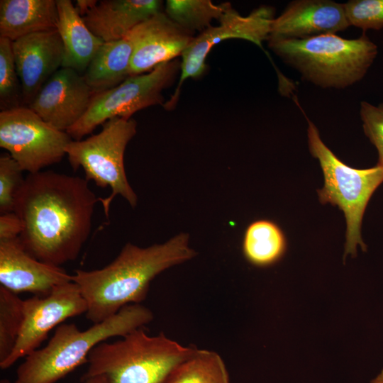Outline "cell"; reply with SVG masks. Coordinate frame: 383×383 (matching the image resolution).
Returning <instances> with one entry per match:
<instances>
[{
    "mask_svg": "<svg viewBox=\"0 0 383 383\" xmlns=\"http://www.w3.org/2000/svg\"><path fill=\"white\" fill-rule=\"evenodd\" d=\"M99 201L86 179L53 171L28 174L13 207L23 224L22 245L52 265L75 260L89 236Z\"/></svg>",
    "mask_w": 383,
    "mask_h": 383,
    "instance_id": "6da1fadb",
    "label": "cell"
},
{
    "mask_svg": "<svg viewBox=\"0 0 383 383\" xmlns=\"http://www.w3.org/2000/svg\"><path fill=\"white\" fill-rule=\"evenodd\" d=\"M189 239L188 234L182 233L163 243L146 248L127 243L105 267L76 270L72 280L87 302V318L98 323L127 305L140 304L155 277L196 255L189 247Z\"/></svg>",
    "mask_w": 383,
    "mask_h": 383,
    "instance_id": "7a4b0ae2",
    "label": "cell"
},
{
    "mask_svg": "<svg viewBox=\"0 0 383 383\" xmlns=\"http://www.w3.org/2000/svg\"><path fill=\"white\" fill-rule=\"evenodd\" d=\"M140 304H129L107 319L80 331L74 323H62L45 346L26 357L18 366L13 383H55L87 362L90 351L107 339L124 336L153 319Z\"/></svg>",
    "mask_w": 383,
    "mask_h": 383,
    "instance_id": "3957f363",
    "label": "cell"
},
{
    "mask_svg": "<svg viewBox=\"0 0 383 383\" xmlns=\"http://www.w3.org/2000/svg\"><path fill=\"white\" fill-rule=\"evenodd\" d=\"M268 42L272 51L304 79L324 89H345L358 82L377 55V46L365 33L355 39L325 34Z\"/></svg>",
    "mask_w": 383,
    "mask_h": 383,
    "instance_id": "277c9868",
    "label": "cell"
},
{
    "mask_svg": "<svg viewBox=\"0 0 383 383\" xmlns=\"http://www.w3.org/2000/svg\"><path fill=\"white\" fill-rule=\"evenodd\" d=\"M196 348L163 333L150 335L140 327L120 340L96 345L88 355V369L82 379L104 375L108 383H161Z\"/></svg>",
    "mask_w": 383,
    "mask_h": 383,
    "instance_id": "5b68a950",
    "label": "cell"
},
{
    "mask_svg": "<svg viewBox=\"0 0 383 383\" xmlns=\"http://www.w3.org/2000/svg\"><path fill=\"white\" fill-rule=\"evenodd\" d=\"M306 120L309 151L318 160L323 175V187L317 190L318 199L343 211L346 222L344 258L348 254L355 257L357 245L367 249L361 236L362 221L370 198L383 182V167L356 169L345 164L324 144L313 122Z\"/></svg>",
    "mask_w": 383,
    "mask_h": 383,
    "instance_id": "8992f818",
    "label": "cell"
},
{
    "mask_svg": "<svg viewBox=\"0 0 383 383\" xmlns=\"http://www.w3.org/2000/svg\"><path fill=\"white\" fill-rule=\"evenodd\" d=\"M135 120L113 118L103 124L102 130L85 140H72L66 147V155L74 170L82 167L85 179L97 187H110L111 194L100 198L105 214L117 195L134 208L138 197L128 183L124 167V152L136 133Z\"/></svg>",
    "mask_w": 383,
    "mask_h": 383,
    "instance_id": "52a82bcc",
    "label": "cell"
},
{
    "mask_svg": "<svg viewBox=\"0 0 383 383\" xmlns=\"http://www.w3.org/2000/svg\"><path fill=\"white\" fill-rule=\"evenodd\" d=\"M180 69L181 61L175 59L149 72L130 76L118 86L95 94L83 117L66 132L73 140H79L113 118L131 119L138 111L163 105L162 91L174 82Z\"/></svg>",
    "mask_w": 383,
    "mask_h": 383,
    "instance_id": "ba28073f",
    "label": "cell"
},
{
    "mask_svg": "<svg viewBox=\"0 0 383 383\" xmlns=\"http://www.w3.org/2000/svg\"><path fill=\"white\" fill-rule=\"evenodd\" d=\"M72 140L28 106L0 112V147L28 174L60 162Z\"/></svg>",
    "mask_w": 383,
    "mask_h": 383,
    "instance_id": "9c48e42d",
    "label": "cell"
},
{
    "mask_svg": "<svg viewBox=\"0 0 383 383\" xmlns=\"http://www.w3.org/2000/svg\"><path fill=\"white\" fill-rule=\"evenodd\" d=\"M274 13L273 8L262 6L243 16L231 6L219 18L218 26H211L194 37L182 55L179 81L170 100L162 105L164 108L170 110L176 105L184 81L204 74L206 57L216 44L227 39L240 38L262 48V42L269 39Z\"/></svg>",
    "mask_w": 383,
    "mask_h": 383,
    "instance_id": "30bf717a",
    "label": "cell"
},
{
    "mask_svg": "<svg viewBox=\"0 0 383 383\" xmlns=\"http://www.w3.org/2000/svg\"><path fill=\"white\" fill-rule=\"evenodd\" d=\"M87 311V302L78 285L72 281L56 287L46 296L25 299L17 342L10 355L0 362V367L6 370L38 349L52 329Z\"/></svg>",
    "mask_w": 383,
    "mask_h": 383,
    "instance_id": "8fae6325",
    "label": "cell"
},
{
    "mask_svg": "<svg viewBox=\"0 0 383 383\" xmlns=\"http://www.w3.org/2000/svg\"><path fill=\"white\" fill-rule=\"evenodd\" d=\"M95 94L83 74L72 68L61 67L28 107L48 123L67 131L83 117Z\"/></svg>",
    "mask_w": 383,
    "mask_h": 383,
    "instance_id": "7c38bea8",
    "label": "cell"
},
{
    "mask_svg": "<svg viewBox=\"0 0 383 383\" xmlns=\"http://www.w3.org/2000/svg\"><path fill=\"white\" fill-rule=\"evenodd\" d=\"M128 35L134 47L130 76L149 72L182 56L194 38L162 11L135 26Z\"/></svg>",
    "mask_w": 383,
    "mask_h": 383,
    "instance_id": "4fadbf2b",
    "label": "cell"
},
{
    "mask_svg": "<svg viewBox=\"0 0 383 383\" xmlns=\"http://www.w3.org/2000/svg\"><path fill=\"white\" fill-rule=\"evenodd\" d=\"M12 50L23 104L28 106L42 87L62 67L63 43L55 29L21 37L12 42Z\"/></svg>",
    "mask_w": 383,
    "mask_h": 383,
    "instance_id": "5bb4252c",
    "label": "cell"
},
{
    "mask_svg": "<svg viewBox=\"0 0 383 383\" xmlns=\"http://www.w3.org/2000/svg\"><path fill=\"white\" fill-rule=\"evenodd\" d=\"M61 267L41 262L29 254L18 238L0 240V283L18 294L44 296L56 287L72 282Z\"/></svg>",
    "mask_w": 383,
    "mask_h": 383,
    "instance_id": "9a60e30c",
    "label": "cell"
},
{
    "mask_svg": "<svg viewBox=\"0 0 383 383\" xmlns=\"http://www.w3.org/2000/svg\"><path fill=\"white\" fill-rule=\"evenodd\" d=\"M349 26L344 3L331 0H295L273 19L268 40L336 34Z\"/></svg>",
    "mask_w": 383,
    "mask_h": 383,
    "instance_id": "2e32d148",
    "label": "cell"
},
{
    "mask_svg": "<svg viewBox=\"0 0 383 383\" xmlns=\"http://www.w3.org/2000/svg\"><path fill=\"white\" fill-rule=\"evenodd\" d=\"M162 6L159 0H102L82 19L106 43L125 38L135 26L162 11Z\"/></svg>",
    "mask_w": 383,
    "mask_h": 383,
    "instance_id": "e0dca14e",
    "label": "cell"
},
{
    "mask_svg": "<svg viewBox=\"0 0 383 383\" xmlns=\"http://www.w3.org/2000/svg\"><path fill=\"white\" fill-rule=\"evenodd\" d=\"M57 0H1L0 38L14 41L57 28Z\"/></svg>",
    "mask_w": 383,
    "mask_h": 383,
    "instance_id": "ac0fdd59",
    "label": "cell"
},
{
    "mask_svg": "<svg viewBox=\"0 0 383 383\" xmlns=\"http://www.w3.org/2000/svg\"><path fill=\"white\" fill-rule=\"evenodd\" d=\"M57 30L64 46L62 67L83 74L104 42L89 29L71 1L57 0Z\"/></svg>",
    "mask_w": 383,
    "mask_h": 383,
    "instance_id": "d6986e66",
    "label": "cell"
},
{
    "mask_svg": "<svg viewBox=\"0 0 383 383\" xmlns=\"http://www.w3.org/2000/svg\"><path fill=\"white\" fill-rule=\"evenodd\" d=\"M133 43L125 38L104 43L83 74L96 94L113 88L130 77Z\"/></svg>",
    "mask_w": 383,
    "mask_h": 383,
    "instance_id": "ffe728a7",
    "label": "cell"
},
{
    "mask_svg": "<svg viewBox=\"0 0 383 383\" xmlns=\"http://www.w3.org/2000/svg\"><path fill=\"white\" fill-rule=\"evenodd\" d=\"M287 238L281 228L267 219L254 221L247 227L243 240L245 259L252 265L268 267L286 252Z\"/></svg>",
    "mask_w": 383,
    "mask_h": 383,
    "instance_id": "44dd1931",
    "label": "cell"
},
{
    "mask_svg": "<svg viewBox=\"0 0 383 383\" xmlns=\"http://www.w3.org/2000/svg\"><path fill=\"white\" fill-rule=\"evenodd\" d=\"M161 383H231L226 365L215 351L196 348Z\"/></svg>",
    "mask_w": 383,
    "mask_h": 383,
    "instance_id": "7402d4cb",
    "label": "cell"
},
{
    "mask_svg": "<svg viewBox=\"0 0 383 383\" xmlns=\"http://www.w3.org/2000/svg\"><path fill=\"white\" fill-rule=\"evenodd\" d=\"M231 6L228 2L214 4L210 0H168L165 13L175 23L194 34L211 27L212 21L219 20Z\"/></svg>",
    "mask_w": 383,
    "mask_h": 383,
    "instance_id": "603a6c76",
    "label": "cell"
},
{
    "mask_svg": "<svg viewBox=\"0 0 383 383\" xmlns=\"http://www.w3.org/2000/svg\"><path fill=\"white\" fill-rule=\"evenodd\" d=\"M24 300L0 286V362L13 351L23 319Z\"/></svg>",
    "mask_w": 383,
    "mask_h": 383,
    "instance_id": "cb8c5ba5",
    "label": "cell"
},
{
    "mask_svg": "<svg viewBox=\"0 0 383 383\" xmlns=\"http://www.w3.org/2000/svg\"><path fill=\"white\" fill-rule=\"evenodd\" d=\"M23 106L21 85L12 50V41L0 38L1 111Z\"/></svg>",
    "mask_w": 383,
    "mask_h": 383,
    "instance_id": "d4e9b609",
    "label": "cell"
},
{
    "mask_svg": "<svg viewBox=\"0 0 383 383\" xmlns=\"http://www.w3.org/2000/svg\"><path fill=\"white\" fill-rule=\"evenodd\" d=\"M344 6L350 26L364 31L383 28V0H350Z\"/></svg>",
    "mask_w": 383,
    "mask_h": 383,
    "instance_id": "484cf974",
    "label": "cell"
},
{
    "mask_svg": "<svg viewBox=\"0 0 383 383\" xmlns=\"http://www.w3.org/2000/svg\"><path fill=\"white\" fill-rule=\"evenodd\" d=\"M23 171L10 155L0 157V213L13 211L15 197L24 179Z\"/></svg>",
    "mask_w": 383,
    "mask_h": 383,
    "instance_id": "4316f807",
    "label": "cell"
},
{
    "mask_svg": "<svg viewBox=\"0 0 383 383\" xmlns=\"http://www.w3.org/2000/svg\"><path fill=\"white\" fill-rule=\"evenodd\" d=\"M360 114L364 133L377 150V165L383 167V104L361 101Z\"/></svg>",
    "mask_w": 383,
    "mask_h": 383,
    "instance_id": "83f0119b",
    "label": "cell"
},
{
    "mask_svg": "<svg viewBox=\"0 0 383 383\" xmlns=\"http://www.w3.org/2000/svg\"><path fill=\"white\" fill-rule=\"evenodd\" d=\"M23 224L18 216L13 211L0 216V240H12L19 237Z\"/></svg>",
    "mask_w": 383,
    "mask_h": 383,
    "instance_id": "f1b7e54d",
    "label": "cell"
},
{
    "mask_svg": "<svg viewBox=\"0 0 383 383\" xmlns=\"http://www.w3.org/2000/svg\"><path fill=\"white\" fill-rule=\"evenodd\" d=\"M97 3L98 1L96 0H77L74 6L79 14L83 17Z\"/></svg>",
    "mask_w": 383,
    "mask_h": 383,
    "instance_id": "f546056e",
    "label": "cell"
},
{
    "mask_svg": "<svg viewBox=\"0 0 383 383\" xmlns=\"http://www.w3.org/2000/svg\"><path fill=\"white\" fill-rule=\"evenodd\" d=\"M83 383H108V381L104 375H97L86 379Z\"/></svg>",
    "mask_w": 383,
    "mask_h": 383,
    "instance_id": "4dcf8cb0",
    "label": "cell"
},
{
    "mask_svg": "<svg viewBox=\"0 0 383 383\" xmlns=\"http://www.w3.org/2000/svg\"><path fill=\"white\" fill-rule=\"evenodd\" d=\"M370 383H383V370Z\"/></svg>",
    "mask_w": 383,
    "mask_h": 383,
    "instance_id": "1f68e13d",
    "label": "cell"
},
{
    "mask_svg": "<svg viewBox=\"0 0 383 383\" xmlns=\"http://www.w3.org/2000/svg\"><path fill=\"white\" fill-rule=\"evenodd\" d=\"M1 383H9V382L6 381H2Z\"/></svg>",
    "mask_w": 383,
    "mask_h": 383,
    "instance_id": "d6a6232c",
    "label": "cell"
}]
</instances>
